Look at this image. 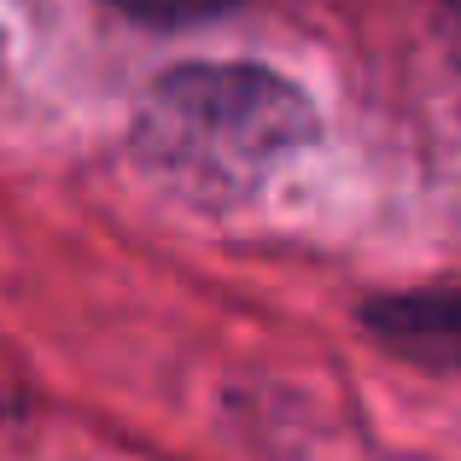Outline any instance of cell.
Returning a JSON list of instances; mask_svg holds the SVG:
<instances>
[{
	"instance_id": "1",
	"label": "cell",
	"mask_w": 461,
	"mask_h": 461,
	"mask_svg": "<svg viewBox=\"0 0 461 461\" xmlns=\"http://www.w3.org/2000/svg\"><path fill=\"white\" fill-rule=\"evenodd\" d=\"M304 88L263 65H181L140 94L129 152L140 176L193 211L251 204L315 140Z\"/></svg>"
},
{
	"instance_id": "2",
	"label": "cell",
	"mask_w": 461,
	"mask_h": 461,
	"mask_svg": "<svg viewBox=\"0 0 461 461\" xmlns=\"http://www.w3.org/2000/svg\"><path fill=\"white\" fill-rule=\"evenodd\" d=\"M362 333L397 362L427 374H461V286L385 293L362 304Z\"/></svg>"
},
{
	"instance_id": "3",
	"label": "cell",
	"mask_w": 461,
	"mask_h": 461,
	"mask_svg": "<svg viewBox=\"0 0 461 461\" xmlns=\"http://www.w3.org/2000/svg\"><path fill=\"white\" fill-rule=\"evenodd\" d=\"M123 18L135 23H158V30H176V23H204V18H222V12L246 6V0H112Z\"/></svg>"
},
{
	"instance_id": "4",
	"label": "cell",
	"mask_w": 461,
	"mask_h": 461,
	"mask_svg": "<svg viewBox=\"0 0 461 461\" xmlns=\"http://www.w3.org/2000/svg\"><path fill=\"white\" fill-rule=\"evenodd\" d=\"M438 30H444V47L461 65V0H438Z\"/></svg>"
},
{
	"instance_id": "5",
	"label": "cell",
	"mask_w": 461,
	"mask_h": 461,
	"mask_svg": "<svg viewBox=\"0 0 461 461\" xmlns=\"http://www.w3.org/2000/svg\"><path fill=\"white\" fill-rule=\"evenodd\" d=\"M0 70H6V41H0Z\"/></svg>"
}]
</instances>
